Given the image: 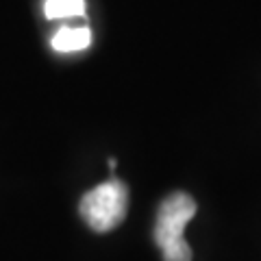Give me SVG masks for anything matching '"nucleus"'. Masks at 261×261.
Masks as SVG:
<instances>
[{"mask_svg":"<svg viewBox=\"0 0 261 261\" xmlns=\"http://www.w3.org/2000/svg\"><path fill=\"white\" fill-rule=\"evenodd\" d=\"M196 216V200L185 192H174L163 198L154 222V244L163 261H192V248L185 242V226Z\"/></svg>","mask_w":261,"mask_h":261,"instance_id":"obj_1","label":"nucleus"},{"mask_svg":"<svg viewBox=\"0 0 261 261\" xmlns=\"http://www.w3.org/2000/svg\"><path fill=\"white\" fill-rule=\"evenodd\" d=\"M128 190L118 178H109L83 194L79 202V214L83 222L96 233H109L126 218Z\"/></svg>","mask_w":261,"mask_h":261,"instance_id":"obj_2","label":"nucleus"},{"mask_svg":"<svg viewBox=\"0 0 261 261\" xmlns=\"http://www.w3.org/2000/svg\"><path fill=\"white\" fill-rule=\"evenodd\" d=\"M44 13L48 20L81 18L85 13V0H46Z\"/></svg>","mask_w":261,"mask_h":261,"instance_id":"obj_4","label":"nucleus"},{"mask_svg":"<svg viewBox=\"0 0 261 261\" xmlns=\"http://www.w3.org/2000/svg\"><path fill=\"white\" fill-rule=\"evenodd\" d=\"M92 44V31L85 29V27H79V29H68L63 27L55 33V37L50 39V46L55 48L57 53H79V50H85Z\"/></svg>","mask_w":261,"mask_h":261,"instance_id":"obj_3","label":"nucleus"}]
</instances>
